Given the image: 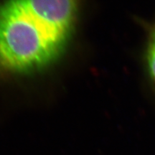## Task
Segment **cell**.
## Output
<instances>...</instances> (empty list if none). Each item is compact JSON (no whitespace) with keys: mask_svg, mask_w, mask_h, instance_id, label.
I'll return each mask as SVG.
<instances>
[{"mask_svg":"<svg viewBox=\"0 0 155 155\" xmlns=\"http://www.w3.org/2000/svg\"><path fill=\"white\" fill-rule=\"evenodd\" d=\"M71 32L32 10L25 0H7L0 7V63L15 71L41 68L63 51Z\"/></svg>","mask_w":155,"mask_h":155,"instance_id":"1","label":"cell"},{"mask_svg":"<svg viewBox=\"0 0 155 155\" xmlns=\"http://www.w3.org/2000/svg\"><path fill=\"white\" fill-rule=\"evenodd\" d=\"M25 2L32 10L55 24L73 30L78 0H25Z\"/></svg>","mask_w":155,"mask_h":155,"instance_id":"2","label":"cell"},{"mask_svg":"<svg viewBox=\"0 0 155 155\" xmlns=\"http://www.w3.org/2000/svg\"><path fill=\"white\" fill-rule=\"evenodd\" d=\"M147 69L153 81H155V30L150 36L146 54Z\"/></svg>","mask_w":155,"mask_h":155,"instance_id":"3","label":"cell"}]
</instances>
